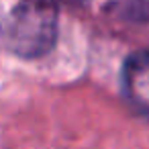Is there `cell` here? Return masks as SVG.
Wrapping results in <instances>:
<instances>
[{
    "mask_svg": "<svg viewBox=\"0 0 149 149\" xmlns=\"http://www.w3.org/2000/svg\"><path fill=\"white\" fill-rule=\"evenodd\" d=\"M123 88L129 102L149 114V51H137L125 61Z\"/></svg>",
    "mask_w": 149,
    "mask_h": 149,
    "instance_id": "7a4b0ae2",
    "label": "cell"
},
{
    "mask_svg": "<svg viewBox=\"0 0 149 149\" xmlns=\"http://www.w3.org/2000/svg\"><path fill=\"white\" fill-rule=\"evenodd\" d=\"M65 2H82V0H65Z\"/></svg>",
    "mask_w": 149,
    "mask_h": 149,
    "instance_id": "277c9868",
    "label": "cell"
},
{
    "mask_svg": "<svg viewBox=\"0 0 149 149\" xmlns=\"http://www.w3.org/2000/svg\"><path fill=\"white\" fill-rule=\"evenodd\" d=\"M4 39L19 57H43L57 39V6L51 0H21L10 13Z\"/></svg>",
    "mask_w": 149,
    "mask_h": 149,
    "instance_id": "6da1fadb",
    "label": "cell"
},
{
    "mask_svg": "<svg viewBox=\"0 0 149 149\" xmlns=\"http://www.w3.org/2000/svg\"><path fill=\"white\" fill-rule=\"evenodd\" d=\"M116 17L129 23H149V0H108Z\"/></svg>",
    "mask_w": 149,
    "mask_h": 149,
    "instance_id": "3957f363",
    "label": "cell"
}]
</instances>
